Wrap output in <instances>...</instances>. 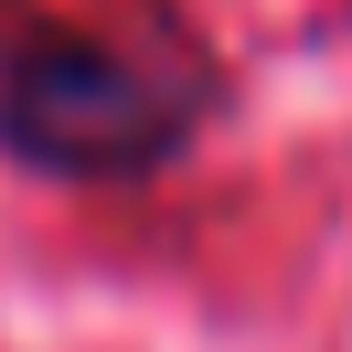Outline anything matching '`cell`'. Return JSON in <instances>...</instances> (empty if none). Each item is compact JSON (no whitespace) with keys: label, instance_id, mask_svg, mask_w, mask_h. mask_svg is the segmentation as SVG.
Here are the masks:
<instances>
[{"label":"cell","instance_id":"6da1fadb","mask_svg":"<svg viewBox=\"0 0 352 352\" xmlns=\"http://www.w3.org/2000/svg\"><path fill=\"white\" fill-rule=\"evenodd\" d=\"M224 118V65L192 43H139L118 22L0 11V160L65 192L160 182Z\"/></svg>","mask_w":352,"mask_h":352}]
</instances>
